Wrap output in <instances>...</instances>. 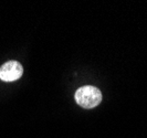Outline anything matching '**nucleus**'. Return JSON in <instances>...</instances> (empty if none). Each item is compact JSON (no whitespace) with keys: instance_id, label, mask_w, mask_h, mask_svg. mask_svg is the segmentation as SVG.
Here are the masks:
<instances>
[{"instance_id":"f03ea898","label":"nucleus","mask_w":147,"mask_h":138,"mask_svg":"<svg viewBox=\"0 0 147 138\" xmlns=\"http://www.w3.org/2000/svg\"><path fill=\"white\" fill-rule=\"evenodd\" d=\"M23 74V67L17 61H9L0 67V80L3 82H13L19 80Z\"/></svg>"},{"instance_id":"f257e3e1","label":"nucleus","mask_w":147,"mask_h":138,"mask_svg":"<svg viewBox=\"0 0 147 138\" xmlns=\"http://www.w3.org/2000/svg\"><path fill=\"white\" fill-rule=\"evenodd\" d=\"M75 101L83 108H94L102 102V93L95 86L85 85L75 92Z\"/></svg>"}]
</instances>
